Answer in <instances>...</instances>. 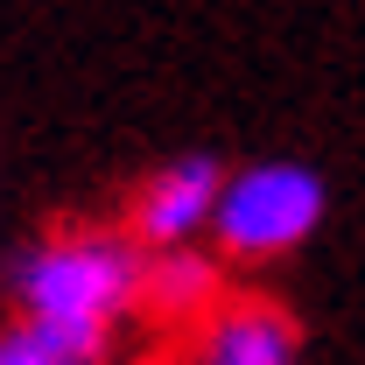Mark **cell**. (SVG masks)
<instances>
[{"label":"cell","mask_w":365,"mask_h":365,"mask_svg":"<svg viewBox=\"0 0 365 365\" xmlns=\"http://www.w3.org/2000/svg\"><path fill=\"white\" fill-rule=\"evenodd\" d=\"M225 302V274H218V253H197V246H176V253H148V281H140V317L162 323H197Z\"/></svg>","instance_id":"5"},{"label":"cell","mask_w":365,"mask_h":365,"mask_svg":"<svg viewBox=\"0 0 365 365\" xmlns=\"http://www.w3.org/2000/svg\"><path fill=\"white\" fill-rule=\"evenodd\" d=\"M148 246L113 225H63L14 253V309L21 330H36L56 351L98 359L113 351L120 323L140 317Z\"/></svg>","instance_id":"1"},{"label":"cell","mask_w":365,"mask_h":365,"mask_svg":"<svg viewBox=\"0 0 365 365\" xmlns=\"http://www.w3.org/2000/svg\"><path fill=\"white\" fill-rule=\"evenodd\" d=\"M295 359H302V323L267 295H225L190 330V351H182V365H295Z\"/></svg>","instance_id":"4"},{"label":"cell","mask_w":365,"mask_h":365,"mask_svg":"<svg viewBox=\"0 0 365 365\" xmlns=\"http://www.w3.org/2000/svg\"><path fill=\"white\" fill-rule=\"evenodd\" d=\"M218 197H225V169H218L211 155H176V162H162V169L134 190L127 232H134L148 253L197 246L204 232L218 225Z\"/></svg>","instance_id":"3"},{"label":"cell","mask_w":365,"mask_h":365,"mask_svg":"<svg viewBox=\"0 0 365 365\" xmlns=\"http://www.w3.org/2000/svg\"><path fill=\"white\" fill-rule=\"evenodd\" d=\"M317 225H323V176L317 169H302V162H253V169L225 176L211 246L232 267H260V260L295 253Z\"/></svg>","instance_id":"2"},{"label":"cell","mask_w":365,"mask_h":365,"mask_svg":"<svg viewBox=\"0 0 365 365\" xmlns=\"http://www.w3.org/2000/svg\"><path fill=\"white\" fill-rule=\"evenodd\" d=\"M0 365H98V359H78V351H56V344H43L36 330H7L0 337Z\"/></svg>","instance_id":"6"}]
</instances>
